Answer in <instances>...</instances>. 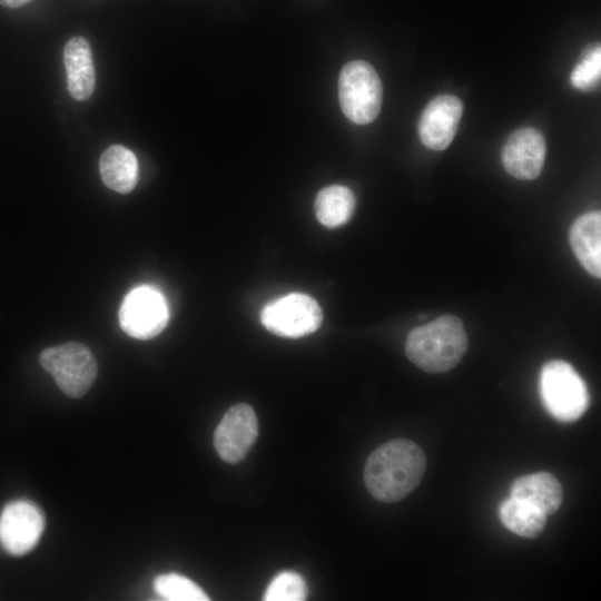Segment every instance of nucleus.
<instances>
[{
    "label": "nucleus",
    "instance_id": "18",
    "mask_svg": "<svg viewBox=\"0 0 601 601\" xmlns=\"http://www.w3.org/2000/svg\"><path fill=\"white\" fill-rule=\"evenodd\" d=\"M156 593L168 601H207L205 591L190 579L178 573L158 575L154 581Z\"/></svg>",
    "mask_w": 601,
    "mask_h": 601
},
{
    "label": "nucleus",
    "instance_id": "15",
    "mask_svg": "<svg viewBox=\"0 0 601 601\" xmlns=\"http://www.w3.org/2000/svg\"><path fill=\"white\" fill-rule=\"evenodd\" d=\"M99 170L102 183L117 193L127 194L137 185L138 160L131 150L121 145H112L104 151Z\"/></svg>",
    "mask_w": 601,
    "mask_h": 601
},
{
    "label": "nucleus",
    "instance_id": "16",
    "mask_svg": "<svg viewBox=\"0 0 601 601\" xmlns=\"http://www.w3.org/2000/svg\"><path fill=\"white\" fill-rule=\"evenodd\" d=\"M502 524L514 534L534 539L546 523V514L526 501L510 496L499 508Z\"/></svg>",
    "mask_w": 601,
    "mask_h": 601
},
{
    "label": "nucleus",
    "instance_id": "3",
    "mask_svg": "<svg viewBox=\"0 0 601 601\" xmlns=\"http://www.w3.org/2000/svg\"><path fill=\"white\" fill-rule=\"evenodd\" d=\"M539 388L543 406L558 422L572 423L588 410V387L564 361L553 359L542 366Z\"/></svg>",
    "mask_w": 601,
    "mask_h": 601
},
{
    "label": "nucleus",
    "instance_id": "13",
    "mask_svg": "<svg viewBox=\"0 0 601 601\" xmlns=\"http://www.w3.org/2000/svg\"><path fill=\"white\" fill-rule=\"evenodd\" d=\"M571 248L583 268L601 276V214L587 213L578 217L570 229Z\"/></svg>",
    "mask_w": 601,
    "mask_h": 601
},
{
    "label": "nucleus",
    "instance_id": "8",
    "mask_svg": "<svg viewBox=\"0 0 601 601\" xmlns=\"http://www.w3.org/2000/svg\"><path fill=\"white\" fill-rule=\"evenodd\" d=\"M45 529L42 511L29 500L8 503L0 513V545L11 555L30 552Z\"/></svg>",
    "mask_w": 601,
    "mask_h": 601
},
{
    "label": "nucleus",
    "instance_id": "19",
    "mask_svg": "<svg viewBox=\"0 0 601 601\" xmlns=\"http://www.w3.org/2000/svg\"><path fill=\"white\" fill-rule=\"evenodd\" d=\"M307 597V585L303 577L293 571L279 572L268 584L265 601H303Z\"/></svg>",
    "mask_w": 601,
    "mask_h": 601
},
{
    "label": "nucleus",
    "instance_id": "14",
    "mask_svg": "<svg viewBox=\"0 0 601 601\" xmlns=\"http://www.w3.org/2000/svg\"><path fill=\"white\" fill-rule=\"evenodd\" d=\"M511 496L529 502L546 515L556 512L563 500L560 482L549 472L518 477L511 485Z\"/></svg>",
    "mask_w": 601,
    "mask_h": 601
},
{
    "label": "nucleus",
    "instance_id": "1",
    "mask_svg": "<svg viewBox=\"0 0 601 601\" xmlns=\"http://www.w3.org/2000/svg\"><path fill=\"white\" fill-rule=\"evenodd\" d=\"M425 469L422 449L410 440L395 439L375 449L367 457L365 486L381 502H397L420 484Z\"/></svg>",
    "mask_w": 601,
    "mask_h": 601
},
{
    "label": "nucleus",
    "instance_id": "2",
    "mask_svg": "<svg viewBox=\"0 0 601 601\" xmlns=\"http://www.w3.org/2000/svg\"><path fill=\"white\" fill-rule=\"evenodd\" d=\"M467 349V335L461 319L443 315L410 332L405 352L427 373H444L456 366Z\"/></svg>",
    "mask_w": 601,
    "mask_h": 601
},
{
    "label": "nucleus",
    "instance_id": "7",
    "mask_svg": "<svg viewBox=\"0 0 601 601\" xmlns=\"http://www.w3.org/2000/svg\"><path fill=\"white\" fill-rule=\"evenodd\" d=\"M168 306L162 294L152 286L131 289L119 308L121 329L137 339L157 336L168 323Z\"/></svg>",
    "mask_w": 601,
    "mask_h": 601
},
{
    "label": "nucleus",
    "instance_id": "4",
    "mask_svg": "<svg viewBox=\"0 0 601 601\" xmlns=\"http://www.w3.org/2000/svg\"><path fill=\"white\" fill-rule=\"evenodd\" d=\"M383 89L375 69L366 61L346 63L338 78V99L343 114L354 124L372 122L382 106Z\"/></svg>",
    "mask_w": 601,
    "mask_h": 601
},
{
    "label": "nucleus",
    "instance_id": "20",
    "mask_svg": "<svg viewBox=\"0 0 601 601\" xmlns=\"http://www.w3.org/2000/svg\"><path fill=\"white\" fill-rule=\"evenodd\" d=\"M601 77V49L597 45L587 51L575 65L571 75V85L579 90L594 89Z\"/></svg>",
    "mask_w": 601,
    "mask_h": 601
},
{
    "label": "nucleus",
    "instance_id": "6",
    "mask_svg": "<svg viewBox=\"0 0 601 601\" xmlns=\"http://www.w3.org/2000/svg\"><path fill=\"white\" fill-rule=\"evenodd\" d=\"M323 314L314 298L292 293L272 300L260 312L266 329L278 336L298 338L314 333L322 323Z\"/></svg>",
    "mask_w": 601,
    "mask_h": 601
},
{
    "label": "nucleus",
    "instance_id": "12",
    "mask_svg": "<svg viewBox=\"0 0 601 601\" xmlns=\"http://www.w3.org/2000/svg\"><path fill=\"white\" fill-rule=\"evenodd\" d=\"M67 88L77 101L88 100L95 90L96 72L90 43L85 37L68 40L63 49Z\"/></svg>",
    "mask_w": 601,
    "mask_h": 601
},
{
    "label": "nucleus",
    "instance_id": "11",
    "mask_svg": "<svg viewBox=\"0 0 601 601\" xmlns=\"http://www.w3.org/2000/svg\"><path fill=\"white\" fill-rule=\"evenodd\" d=\"M501 158L505 170L514 178L535 179L543 169L545 139L535 128H520L508 138Z\"/></svg>",
    "mask_w": 601,
    "mask_h": 601
},
{
    "label": "nucleus",
    "instance_id": "10",
    "mask_svg": "<svg viewBox=\"0 0 601 601\" xmlns=\"http://www.w3.org/2000/svg\"><path fill=\"white\" fill-rule=\"evenodd\" d=\"M463 112L462 101L453 95L433 98L424 108L417 125L423 145L432 150H443L453 140Z\"/></svg>",
    "mask_w": 601,
    "mask_h": 601
},
{
    "label": "nucleus",
    "instance_id": "21",
    "mask_svg": "<svg viewBox=\"0 0 601 601\" xmlns=\"http://www.w3.org/2000/svg\"><path fill=\"white\" fill-rule=\"evenodd\" d=\"M32 0H0V4L6 8L16 9L26 6Z\"/></svg>",
    "mask_w": 601,
    "mask_h": 601
},
{
    "label": "nucleus",
    "instance_id": "17",
    "mask_svg": "<svg viewBox=\"0 0 601 601\" xmlns=\"http://www.w3.org/2000/svg\"><path fill=\"white\" fill-rule=\"evenodd\" d=\"M355 208L353 191L342 185H332L323 188L316 196L315 214L318 221L335 228L346 224Z\"/></svg>",
    "mask_w": 601,
    "mask_h": 601
},
{
    "label": "nucleus",
    "instance_id": "9",
    "mask_svg": "<svg viewBox=\"0 0 601 601\" xmlns=\"http://www.w3.org/2000/svg\"><path fill=\"white\" fill-rule=\"evenodd\" d=\"M257 435L258 423L253 407L245 403L235 404L217 425L214 446L221 460L237 463L246 456Z\"/></svg>",
    "mask_w": 601,
    "mask_h": 601
},
{
    "label": "nucleus",
    "instance_id": "5",
    "mask_svg": "<svg viewBox=\"0 0 601 601\" xmlns=\"http://www.w3.org/2000/svg\"><path fill=\"white\" fill-rule=\"evenodd\" d=\"M41 366L69 397L79 398L91 387L97 376V362L83 344L69 342L48 347L40 353Z\"/></svg>",
    "mask_w": 601,
    "mask_h": 601
}]
</instances>
